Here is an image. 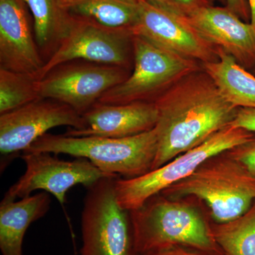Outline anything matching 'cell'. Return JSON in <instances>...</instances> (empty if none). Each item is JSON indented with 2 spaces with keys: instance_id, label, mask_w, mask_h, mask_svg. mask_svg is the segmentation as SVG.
Here are the masks:
<instances>
[{
  "instance_id": "obj_1",
  "label": "cell",
  "mask_w": 255,
  "mask_h": 255,
  "mask_svg": "<svg viewBox=\"0 0 255 255\" xmlns=\"http://www.w3.org/2000/svg\"><path fill=\"white\" fill-rule=\"evenodd\" d=\"M154 102L158 113L157 152L151 170L231 125L238 110L203 69L181 79Z\"/></svg>"
},
{
  "instance_id": "obj_2",
  "label": "cell",
  "mask_w": 255,
  "mask_h": 255,
  "mask_svg": "<svg viewBox=\"0 0 255 255\" xmlns=\"http://www.w3.org/2000/svg\"><path fill=\"white\" fill-rule=\"evenodd\" d=\"M46 152L83 157L106 175H121L130 179L151 170L157 155V138L155 128L139 135L122 138L75 137L47 132L23 152Z\"/></svg>"
},
{
  "instance_id": "obj_3",
  "label": "cell",
  "mask_w": 255,
  "mask_h": 255,
  "mask_svg": "<svg viewBox=\"0 0 255 255\" xmlns=\"http://www.w3.org/2000/svg\"><path fill=\"white\" fill-rule=\"evenodd\" d=\"M130 214L138 255L175 246L223 253L200 213L187 203L155 196Z\"/></svg>"
},
{
  "instance_id": "obj_4",
  "label": "cell",
  "mask_w": 255,
  "mask_h": 255,
  "mask_svg": "<svg viewBox=\"0 0 255 255\" xmlns=\"http://www.w3.org/2000/svg\"><path fill=\"white\" fill-rule=\"evenodd\" d=\"M162 193L170 197L195 196L209 206L216 223H226L244 214L253 205L255 175L226 151Z\"/></svg>"
},
{
  "instance_id": "obj_5",
  "label": "cell",
  "mask_w": 255,
  "mask_h": 255,
  "mask_svg": "<svg viewBox=\"0 0 255 255\" xmlns=\"http://www.w3.org/2000/svg\"><path fill=\"white\" fill-rule=\"evenodd\" d=\"M255 132L229 125L211 135L206 141L178 155L158 168L139 177L116 179L115 194L121 207L132 211L174 184L187 179L206 160L244 143Z\"/></svg>"
},
{
  "instance_id": "obj_6",
  "label": "cell",
  "mask_w": 255,
  "mask_h": 255,
  "mask_svg": "<svg viewBox=\"0 0 255 255\" xmlns=\"http://www.w3.org/2000/svg\"><path fill=\"white\" fill-rule=\"evenodd\" d=\"M132 48L131 73L127 80L105 93L100 103L154 102L181 79L203 69L199 62L156 46L140 36H133Z\"/></svg>"
},
{
  "instance_id": "obj_7",
  "label": "cell",
  "mask_w": 255,
  "mask_h": 255,
  "mask_svg": "<svg viewBox=\"0 0 255 255\" xmlns=\"http://www.w3.org/2000/svg\"><path fill=\"white\" fill-rule=\"evenodd\" d=\"M117 177H105L87 188L81 216L80 255H138L130 211L115 194Z\"/></svg>"
},
{
  "instance_id": "obj_8",
  "label": "cell",
  "mask_w": 255,
  "mask_h": 255,
  "mask_svg": "<svg viewBox=\"0 0 255 255\" xmlns=\"http://www.w3.org/2000/svg\"><path fill=\"white\" fill-rule=\"evenodd\" d=\"M130 73L122 67L72 60L52 69L41 79L40 97L65 104L82 116Z\"/></svg>"
},
{
  "instance_id": "obj_9",
  "label": "cell",
  "mask_w": 255,
  "mask_h": 255,
  "mask_svg": "<svg viewBox=\"0 0 255 255\" xmlns=\"http://www.w3.org/2000/svg\"><path fill=\"white\" fill-rule=\"evenodd\" d=\"M132 38L130 32L105 27L87 18L74 16L68 36L44 64L38 77L41 80L60 64L76 60L130 70L133 65Z\"/></svg>"
},
{
  "instance_id": "obj_10",
  "label": "cell",
  "mask_w": 255,
  "mask_h": 255,
  "mask_svg": "<svg viewBox=\"0 0 255 255\" xmlns=\"http://www.w3.org/2000/svg\"><path fill=\"white\" fill-rule=\"evenodd\" d=\"M23 153L21 158L26 164V171L5 194V199H23L41 189L54 196L63 205L69 189L79 184L88 188L102 178L110 177L83 157L65 161L50 152Z\"/></svg>"
},
{
  "instance_id": "obj_11",
  "label": "cell",
  "mask_w": 255,
  "mask_h": 255,
  "mask_svg": "<svg viewBox=\"0 0 255 255\" xmlns=\"http://www.w3.org/2000/svg\"><path fill=\"white\" fill-rule=\"evenodd\" d=\"M65 126L76 130L86 128L83 117L76 111L49 99H39L0 114V152L8 156L24 152L50 129Z\"/></svg>"
},
{
  "instance_id": "obj_12",
  "label": "cell",
  "mask_w": 255,
  "mask_h": 255,
  "mask_svg": "<svg viewBox=\"0 0 255 255\" xmlns=\"http://www.w3.org/2000/svg\"><path fill=\"white\" fill-rule=\"evenodd\" d=\"M138 1V18L132 30L133 36L201 64L219 59L218 48L206 41L186 18L145 0Z\"/></svg>"
},
{
  "instance_id": "obj_13",
  "label": "cell",
  "mask_w": 255,
  "mask_h": 255,
  "mask_svg": "<svg viewBox=\"0 0 255 255\" xmlns=\"http://www.w3.org/2000/svg\"><path fill=\"white\" fill-rule=\"evenodd\" d=\"M206 41L231 55L246 70L255 65V28L227 6H206L186 18Z\"/></svg>"
},
{
  "instance_id": "obj_14",
  "label": "cell",
  "mask_w": 255,
  "mask_h": 255,
  "mask_svg": "<svg viewBox=\"0 0 255 255\" xmlns=\"http://www.w3.org/2000/svg\"><path fill=\"white\" fill-rule=\"evenodd\" d=\"M44 64L23 0H0V68L38 73Z\"/></svg>"
},
{
  "instance_id": "obj_15",
  "label": "cell",
  "mask_w": 255,
  "mask_h": 255,
  "mask_svg": "<svg viewBox=\"0 0 255 255\" xmlns=\"http://www.w3.org/2000/svg\"><path fill=\"white\" fill-rule=\"evenodd\" d=\"M86 128L69 129L70 136H102L122 138L152 130L158 119L155 102H137L124 105L96 103L82 114Z\"/></svg>"
},
{
  "instance_id": "obj_16",
  "label": "cell",
  "mask_w": 255,
  "mask_h": 255,
  "mask_svg": "<svg viewBox=\"0 0 255 255\" xmlns=\"http://www.w3.org/2000/svg\"><path fill=\"white\" fill-rule=\"evenodd\" d=\"M48 193H38L21 200L3 199L0 205V251L1 255H22L23 238L30 225L50 209Z\"/></svg>"
},
{
  "instance_id": "obj_17",
  "label": "cell",
  "mask_w": 255,
  "mask_h": 255,
  "mask_svg": "<svg viewBox=\"0 0 255 255\" xmlns=\"http://www.w3.org/2000/svg\"><path fill=\"white\" fill-rule=\"evenodd\" d=\"M217 61L202 63L223 98L236 108L255 109V76L218 48Z\"/></svg>"
},
{
  "instance_id": "obj_18",
  "label": "cell",
  "mask_w": 255,
  "mask_h": 255,
  "mask_svg": "<svg viewBox=\"0 0 255 255\" xmlns=\"http://www.w3.org/2000/svg\"><path fill=\"white\" fill-rule=\"evenodd\" d=\"M31 11L34 36L45 63L68 36L74 16L64 9L57 0H23Z\"/></svg>"
},
{
  "instance_id": "obj_19",
  "label": "cell",
  "mask_w": 255,
  "mask_h": 255,
  "mask_svg": "<svg viewBox=\"0 0 255 255\" xmlns=\"http://www.w3.org/2000/svg\"><path fill=\"white\" fill-rule=\"evenodd\" d=\"M67 9L105 27L130 32L138 18V0H75Z\"/></svg>"
},
{
  "instance_id": "obj_20",
  "label": "cell",
  "mask_w": 255,
  "mask_h": 255,
  "mask_svg": "<svg viewBox=\"0 0 255 255\" xmlns=\"http://www.w3.org/2000/svg\"><path fill=\"white\" fill-rule=\"evenodd\" d=\"M215 243L224 255H255V201L244 214L210 226Z\"/></svg>"
},
{
  "instance_id": "obj_21",
  "label": "cell",
  "mask_w": 255,
  "mask_h": 255,
  "mask_svg": "<svg viewBox=\"0 0 255 255\" xmlns=\"http://www.w3.org/2000/svg\"><path fill=\"white\" fill-rule=\"evenodd\" d=\"M40 81L38 73H18L0 68V114L41 99Z\"/></svg>"
},
{
  "instance_id": "obj_22",
  "label": "cell",
  "mask_w": 255,
  "mask_h": 255,
  "mask_svg": "<svg viewBox=\"0 0 255 255\" xmlns=\"http://www.w3.org/2000/svg\"><path fill=\"white\" fill-rule=\"evenodd\" d=\"M159 9L184 18L193 15L206 6L214 5L215 0H145Z\"/></svg>"
},
{
  "instance_id": "obj_23",
  "label": "cell",
  "mask_w": 255,
  "mask_h": 255,
  "mask_svg": "<svg viewBox=\"0 0 255 255\" xmlns=\"http://www.w3.org/2000/svg\"><path fill=\"white\" fill-rule=\"evenodd\" d=\"M227 152L255 175V137L228 150Z\"/></svg>"
},
{
  "instance_id": "obj_24",
  "label": "cell",
  "mask_w": 255,
  "mask_h": 255,
  "mask_svg": "<svg viewBox=\"0 0 255 255\" xmlns=\"http://www.w3.org/2000/svg\"><path fill=\"white\" fill-rule=\"evenodd\" d=\"M231 125L255 132V109L238 108Z\"/></svg>"
},
{
  "instance_id": "obj_25",
  "label": "cell",
  "mask_w": 255,
  "mask_h": 255,
  "mask_svg": "<svg viewBox=\"0 0 255 255\" xmlns=\"http://www.w3.org/2000/svg\"><path fill=\"white\" fill-rule=\"evenodd\" d=\"M142 255H224V254L200 251V250L194 249L187 247L175 246L163 251Z\"/></svg>"
},
{
  "instance_id": "obj_26",
  "label": "cell",
  "mask_w": 255,
  "mask_h": 255,
  "mask_svg": "<svg viewBox=\"0 0 255 255\" xmlns=\"http://www.w3.org/2000/svg\"><path fill=\"white\" fill-rule=\"evenodd\" d=\"M225 6L243 21L246 22L251 21V11L246 0H226Z\"/></svg>"
},
{
  "instance_id": "obj_27",
  "label": "cell",
  "mask_w": 255,
  "mask_h": 255,
  "mask_svg": "<svg viewBox=\"0 0 255 255\" xmlns=\"http://www.w3.org/2000/svg\"><path fill=\"white\" fill-rule=\"evenodd\" d=\"M249 5L250 11H251V24L255 28V0H248Z\"/></svg>"
},
{
  "instance_id": "obj_28",
  "label": "cell",
  "mask_w": 255,
  "mask_h": 255,
  "mask_svg": "<svg viewBox=\"0 0 255 255\" xmlns=\"http://www.w3.org/2000/svg\"><path fill=\"white\" fill-rule=\"evenodd\" d=\"M73 1H75V0H57V1H58V3L59 4L60 6H62V7L64 8V9H66L67 8H68L69 5L71 4Z\"/></svg>"
},
{
  "instance_id": "obj_29",
  "label": "cell",
  "mask_w": 255,
  "mask_h": 255,
  "mask_svg": "<svg viewBox=\"0 0 255 255\" xmlns=\"http://www.w3.org/2000/svg\"><path fill=\"white\" fill-rule=\"evenodd\" d=\"M251 73L253 74V75H255V67L254 68H253V69H252V70H251Z\"/></svg>"
},
{
  "instance_id": "obj_30",
  "label": "cell",
  "mask_w": 255,
  "mask_h": 255,
  "mask_svg": "<svg viewBox=\"0 0 255 255\" xmlns=\"http://www.w3.org/2000/svg\"><path fill=\"white\" fill-rule=\"evenodd\" d=\"M220 2L222 3V4H226V0H218Z\"/></svg>"
}]
</instances>
